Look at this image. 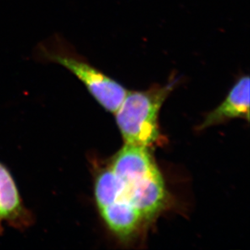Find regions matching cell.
<instances>
[{
    "instance_id": "5b68a950",
    "label": "cell",
    "mask_w": 250,
    "mask_h": 250,
    "mask_svg": "<svg viewBox=\"0 0 250 250\" xmlns=\"http://www.w3.org/2000/svg\"><path fill=\"white\" fill-rule=\"evenodd\" d=\"M250 77L241 76L231 87L224 102L206 116L198 130L221 124L234 118L250 121Z\"/></svg>"
},
{
    "instance_id": "277c9868",
    "label": "cell",
    "mask_w": 250,
    "mask_h": 250,
    "mask_svg": "<svg viewBox=\"0 0 250 250\" xmlns=\"http://www.w3.org/2000/svg\"><path fill=\"white\" fill-rule=\"evenodd\" d=\"M34 217L24 206L14 178L0 162V231L3 225L24 230L33 224Z\"/></svg>"
},
{
    "instance_id": "7a4b0ae2",
    "label": "cell",
    "mask_w": 250,
    "mask_h": 250,
    "mask_svg": "<svg viewBox=\"0 0 250 250\" xmlns=\"http://www.w3.org/2000/svg\"><path fill=\"white\" fill-rule=\"evenodd\" d=\"M177 82L173 76L166 85H154L146 91H128L114 113L125 144L149 147L158 142L159 113Z\"/></svg>"
},
{
    "instance_id": "6da1fadb",
    "label": "cell",
    "mask_w": 250,
    "mask_h": 250,
    "mask_svg": "<svg viewBox=\"0 0 250 250\" xmlns=\"http://www.w3.org/2000/svg\"><path fill=\"white\" fill-rule=\"evenodd\" d=\"M109 167L118 179L121 198L133 206L144 221L152 220L166 208V183L148 147L125 144Z\"/></svg>"
},
{
    "instance_id": "52a82bcc",
    "label": "cell",
    "mask_w": 250,
    "mask_h": 250,
    "mask_svg": "<svg viewBox=\"0 0 250 250\" xmlns=\"http://www.w3.org/2000/svg\"><path fill=\"white\" fill-rule=\"evenodd\" d=\"M94 194L98 210L120 197L119 184L111 167H107L97 175Z\"/></svg>"
},
{
    "instance_id": "3957f363",
    "label": "cell",
    "mask_w": 250,
    "mask_h": 250,
    "mask_svg": "<svg viewBox=\"0 0 250 250\" xmlns=\"http://www.w3.org/2000/svg\"><path fill=\"white\" fill-rule=\"evenodd\" d=\"M40 61L59 64L81 81L90 94L107 111L115 113L128 90L79 55L65 39L59 35L49 38L37 47Z\"/></svg>"
},
{
    "instance_id": "8992f818",
    "label": "cell",
    "mask_w": 250,
    "mask_h": 250,
    "mask_svg": "<svg viewBox=\"0 0 250 250\" xmlns=\"http://www.w3.org/2000/svg\"><path fill=\"white\" fill-rule=\"evenodd\" d=\"M99 211L109 230L122 240L131 238L145 222L140 213L121 197Z\"/></svg>"
}]
</instances>
